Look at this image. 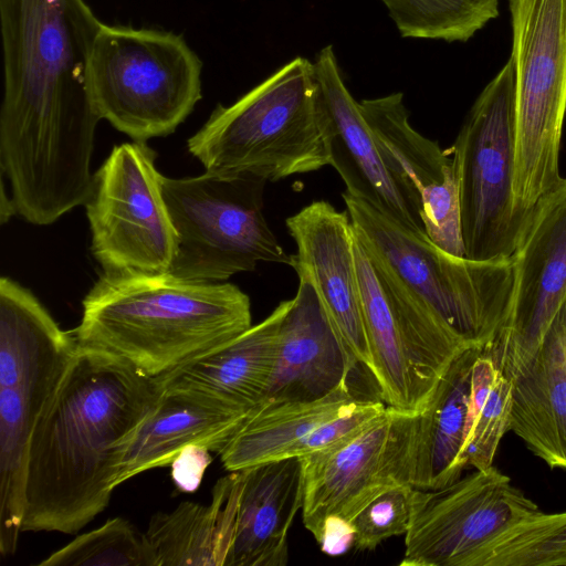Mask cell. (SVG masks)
I'll return each instance as SVG.
<instances>
[{
	"mask_svg": "<svg viewBox=\"0 0 566 566\" xmlns=\"http://www.w3.org/2000/svg\"><path fill=\"white\" fill-rule=\"evenodd\" d=\"M512 382L490 354L480 349L472 366L467 434L461 461L484 470L493 460L503 436L510 430Z\"/></svg>",
	"mask_w": 566,
	"mask_h": 566,
	"instance_id": "484cf974",
	"label": "cell"
},
{
	"mask_svg": "<svg viewBox=\"0 0 566 566\" xmlns=\"http://www.w3.org/2000/svg\"><path fill=\"white\" fill-rule=\"evenodd\" d=\"M480 349L469 347L452 360L420 412L415 489L437 490L461 478L472 366Z\"/></svg>",
	"mask_w": 566,
	"mask_h": 566,
	"instance_id": "d4e9b609",
	"label": "cell"
},
{
	"mask_svg": "<svg viewBox=\"0 0 566 566\" xmlns=\"http://www.w3.org/2000/svg\"><path fill=\"white\" fill-rule=\"evenodd\" d=\"M202 62L182 35L102 23L90 53L88 93L101 119L133 140L164 137L201 99Z\"/></svg>",
	"mask_w": 566,
	"mask_h": 566,
	"instance_id": "8992f818",
	"label": "cell"
},
{
	"mask_svg": "<svg viewBox=\"0 0 566 566\" xmlns=\"http://www.w3.org/2000/svg\"><path fill=\"white\" fill-rule=\"evenodd\" d=\"M333 126L306 57L289 61L188 139L206 171L276 181L331 164Z\"/></svg>",
	"mask_w": 566,
	"mask_h": 566,
	"instance_id": "277c9868",
	"label": "cell"
},
{
	"mask_svg": "<svg viewBox=\"0 0 566 566\" xmlns=\"http://www.w3.org/2000/svg\"><path fill=\"white\" fill-rule=\"evenodd\" d=\"M27 289L0 280V552L17 551L22 532L29 441L76 350Z\"/></svg>",
	"mask_w": 566,
	"mask_h": 566,
	"instance_id": "5b68a950",
	"label": "cell"
},
{
	"mask_svg": "<svg viewBox=\"0 0 566 566\" xmlns=\"http://www.w3.org/2000/svg\"><path fill=\"white\" fill-rule=\"evenodd\" d=\"M402 38L467 42L499 15L500 0H380Z\"/></svg>",
	"mask_w": 566,
	"mask_h": 566,
	"instance_id": "f1b7e54d",
	"label": "cell"
},
{
	"mask_svg": "<svg viewBox=\"0 0 566 566\" xmlns=\"http://www.w3.org/2000/svg\"><path fill=\"white\" fill-rule=\"evenodd\" d=\"M314 64L333 126L331 166L346 192L408 229L427 234L418 206L387 168L360 107L347 88L334 52L326 45Z\"/></svg>",
	"mask_w": 566,
	"mask_h": 566,
	"instance_id": "ac0fdd59",
	"label": "cell"
},
{
	"mask_svg": "<svg viewBox=\"0 0 566 566\" xmlns=\"http://www.w3.org/2000/svg\"><path fill=\"white\" fill-rule=\"evenodd\" d=\"M354 536L352 522L332 515L324 520L316 541L324 553L337 556L354 547Z\"/></svg>",
	"mask_w": 566,
	"mask_h": 566,
	"instance_id": "d6a6232c",
	"label": "cell"
},
{
	"mask_svg": "<svg viewBox=\"0 0 566 566\" xmlns=\"http://www.w3.org/2000/svg\"><path fill=\"white\" fill-rule=\"evenodd\" d=\"M467 566H566V512L527 515L502 531Z\"/></svg>",
	"mask_w": 566,
	"mask_h": 566,
	"instance_id": "83f0119b",
	"label": "cell"
},
{
	"mask_svg": "<svg viewBox=\"0 0 566 566\" xmlns=\"http://www.w3.org/2000/svg\"><path fill=\"white\" fill-rule=\"evenodd\" d=\"M296 244L292 268L308 279L354 371L373 367L354 252V228L347 211L313 201L286 219Z\"/></svg>",
	"mask_w": 566,
	"mask_h": 566,
	"instance_id": "e0dca14e",
	"label": "cell"
},
{
	"mask_svg": "<svg viewBox=\"0 0 566 566\" xmlns=\"http://www.w3.org/2000/svg\"><path fill=\"white\" fill-rule=\"evenodd\" d=\"M249 296L232 283L166 273H103L72 331L77 345L157 378L252 326Z\"/></svg>",
	"mask_w": 566,
	"mask_h": 566,
	"instance_id": "3957f363",
	"label": "cell"
},
{
	"mask_svg": "<svg viewBox=\"0 0 566 566\" xmlns=\"http://www.w3.org/2000/svg\"><path fill=\"white\" fill-rule=\"evenodd\" d=\"M538 506L493 465L437 490L413 489L401 566H467L484 544Z\"/></svg>",
	"mask_w": 566,
	"mask_h": 566,
	"instance_id": "5bb4252c",
	"label": "cell"
},
{
	"mask_svg": "<svg viewBox=\"0 0 566 566\" xmlns=\"http://www.w3.org/2000/svg\"><path fill=\"white\" fill-rule=\"evenodd\" d=\"M413 489L412 485L392 488L365 506L352 521L354 548L373 551L389 537L406 534Z\"/></svg>",
	"mask_w": 566,
	"mask_h": 566,
	"instance_id": "4dcf8cb0",
	"label": "cell"
},
{
	"mask_svg": "<svg viewBox=\"0 0 566 566\" xmlns=\"http://www.w3.org/2000/svg\"><path fill=\"white\" fill-rule=\"evenodd\" d=\"M159 395L154 378L78 346L29 441L22 532L74 534L101 514Z\"/></svg>",
	"mask_w": 566,
	"mask_h": 566,
	"instance_id": "7a4b0ae2",
	"label": "cell"
},
{
	"mask_svg": "<svg viewBox=\"0 0 566 566\" xmlns=\"http://www.w3.org/2000/svg\"><path fill=\"white\" fill-rule=\"evenodd\" d=\"M155 566H218L217 513L212 502H181L155 513L144 532Z\"/></svg>",
	"mask_w": 566,
	"mask_h": 566,
	"instance_id": "4316f807",
	"label": "cell"
},
{
	"mask_svg": "<svg viewBox=\"0 0 566 566\" xmlns=\"http://www.w3.org/2000/svg\"><path fill=\"white\" fill-rule=\"evenodd\" d=\"M513 258L510 317L484 348L510 380L533 358L566 302V178L536 203Z\"/></svg>",
	"mask_w": 566,
	"mask_h": 566,
	"instance_id": "9a60e30c",
	"label": "cell"
},
{
	"mask_svg": "<svg viewBox=\"0 0 566 566\" xmlns=\"http://www.w3.org/2000/svg\"><path fill=\"white\" fill-rule=\"evenodd\" d=\"M354 231L376 251L461 338L489 347L510 317L514 258L472 260L438 247L366 202L342 193Z\"/></svg>",
	"mask_w": 566,
	"mask_h": 566,
	"instance_id": "52a82bcc",
	"label": "cell"
},
{
	"mask_svg": "<svg viewBox=\"0 0 566 566\" xmlns=\"http://www.w3.org/2000/svg\"><path fill=\"white\" fill-rule=\"evenodd\" d=\"M359 107L387 168L418 206L429 239L453 255L465 256L450 151L411 126L400 92L363 99Z\"/></svg>",
	"mask_w": 566,
	"mask_h": 566,
	"instance_id": "2e32d148",
	"label": "cell"
},
{
	"mask_svg": "<svg viewBox=\"0 0 566 566\" xmlns=\"http://www.w3.org/2000/svg\"><path fill=\"white\" fill-rule=\"evenodd\" d=\"M39 566H155L145 534L128 520L114 517L41 560Z\"/></svg>",
	"mask_w": 566,
	"mask_h": 566,
	"instance_id": "f546056e",
	"label": "cell"
},
{
	"mask_svg": "<svg viewBox=\"0 0 566 566\" xmlns=\"http://www.w3.org/2000/svg\"><path fill=\"white\" fill-rule=\"evenodd\" d=\"M420 412L387 406L352 439L301 457L304 478L303 524L317 538L324 520L352 522L373 500L416 475Z\"/></svg>",
	"mask_w": 566,
	"mask_h": 566,
	"instance_id": "4fadbf2b",
	"label": "cell"
},
{
	"mask_svg": "<svg viewBox=\"0 0 566 566\" xmlns=\"http://www.w3.org/2000/svg\"><path fill=\"white\" fill-rule=\"evenodd\" d=\"M373 376L389 407L421 412L452 360L469 347L354 231Z\"/></svg>",
	"mask_w": 566,
	"mask_h": 566,
	"instance_id": "9c48e42d",
	"label": "cell"
},
{
	"mask_svg": "<svg viewBox=\"0 0 566 566\" xmlns=\"http://www.w3.org/2000/svg\"><path fill=\"white\" fill-rule=\"evenodd\" d=\"M241 472L223 566H284L289 559V531L304 501L302 460L286 458Z\"/></svg>",
	"mask_w": 566,
	"mask_h": 566,
	"instance_id": "44dd1931",
	"label": "cell"
},
{
	"mask_svg": "<svg viewBox=\"0 0 566 566\" xmlns=\"http://www.w3.org/2000/svg\"><path fill=\"white\" fill-rule=\"evenodd\" d=\"M515 72L514 210L525 226L560 180L566 117V0H509Z\"/></svg>",
	"mask_w": 566,
	"mask_h": 566,
	"instance_id": "ba28073f",
	"label": "cell"
},
{
	"mask_svg": "<svg viewBox=\"0 0 566 566\" xmlns=\"http://www.w3.org/2000/svg\"><path fill=\"white\" fill-rule=\"evenodd\" d=\"M352 374L312 282L298 276L297 292L280 324L274 368L259 407L319 399L349 381Z\"/></svg>",
	"mask_w": 566,
	"mask_h": 566,
	"instance_id": "d6986e66",
	"label": "cell"
},
{
	"mask_svg": "<svg viewBox=\"0 0 566 566\" xmlns=\"http://www.w3.org/2000/svg\"><path fill=\"white\" fill-rule=\"evenodd\" d=\"M0 161L14 213L48 226L91 196L101 118L87 69L101 22L85 0H0Z\"/></svg>",
	"mask_w": 566,
	"mask_h": 566,
	"instance_id": "6da1fadb",
	"label": "cell"
},
{
	"mask_svg": "<svg viewBox=\"0 0 566 566\" xmlns=\"http://www.w3.org/2000/svg\"><path fill=\"white\" fill-rule=\"evenodd\" d=\"M511 382L510 430L548 467L566 470V302Z\"/></svg>",
	"mask_w": 566,
	"mask_h": 566,
	"instance_id": "603a6c76",
	"label": "cell"
},
{
	"mask_svg": "<svg viewBox=\"0 0 566 566\" xmlns=\"http://www.w3.org/2000/svg\"><path fill=\"white\" fill-rule=\"evenodd\" d=\"M515 72L511 59L470 108L449 150L460 197L465 256H513L524 231L514 210Z\"/></svg>",
	"mask_w": 566,
	"mask_h": 566,
	"instance_id": "8fae6325",
	"label": "cell"
},
{
	"mask_svg": "<svg viewBox=\"0 0 566 566\" xmlns=\"http://www.w3.org/2000/svg\"><path fill=\"white\" fill-rule=\"evenodd\" d=\"M265 181L206 171L163 177V192L178 248L170 274L193 282H221L253 271L259 262L292 266L262 212Z\"/></svg>",
	"mask_w": 566,
	"mask_h": 566,
	"instance_id": "30bf717a",
	"label": "cell"
},
{
	"mask_svg": "<svg viewBox=\"0 0 566 566\" xmlns=\"http://www.w3.org/2000/svg\"><path fill=\"white\" fill-rule=\"evenodd\" d=\"M244 421L207 396L160 390L157 402L124 450L115 486L145 471L170 465L189 446L218 453Z\"/></svg>",
	"mask_w": 566,
	"mask_h": 566,
	"instance_id": "7402d4cb",
	"label": "cell"
},
{
	"mask_svg": "<svg viewBox=\"0 0 566 566\" xmlns=\"http://www.w3.org/2000/svg\"><path fill=\"white\" fill-rule=\"evenodd\" d=\"M155 159L145 142L124 143L94 174L84 206L103 273H166L172 266L178 239Z\"/></svg>",
	"mask_w": 566,
	"mask_h": 566,
	"instance_id": "7c38bea8",
	"label": "cell"
},
{
	"mask_svg": "<svg viewBox=\"0 0 566 566\" xmlns=\"http://www.w3.org/2000/svg\"><path fill=\"white\" fill-rule=\"evenodd\" d=\"M290 300L239 336L154 378L160 390L197 392L245 420L261 405L274 368L280 324Z\"/></svg>",
	"mask_w": 566,
	"mask_h": 566,
	"instance_id": "ffe728a7",
	"label": "cell"
},
{
	"mask_svg": "<svg viewBox=\"0 0 566 566\" xmlns=\"http://www.w3.org/2000/svg\"><path fill=\"white\" fill-rule=\"evenodd\" d=\"M210 450L200 446H189L181 450L171 462V478L184 492L198 489L212 458Z\"/></svg>",
	"mask_w": 566,
	"mask_h": 566,
	"instance_id": "1f68e13d",
	"label": "cell"
},
{
	"mask_svg": "<svg viewBox=\"0 0 566 566\" xmlns=\"http://www.w3.org/2000/svg\"><path fill=\"white\" fill-rule=\"evenodd\" d=\"M363 398L349 381L310 401L266 403L255 409L217 453L229 472L294 458L297 447L321 424L347 411Z\"/></svg>",
	"mask_w": 566,
	"mask_h": 566,
	"instance_id": "cb8c5ba5",
	"label": "cell"
}]
</instances>
